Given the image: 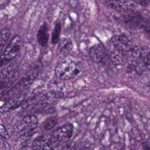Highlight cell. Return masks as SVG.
I'll return each instance as SVG.
<instances>
[{
	"label": "cell",
	"instance_id": "603a6c76",
	"mask_svg": "<svg viewBox=\"0 0 150 150\" xmlns=\"http://www.w3.org/2000/svg\"><path fill=\"white\" fill-rule=\"evenodd\" d=\"M21 150H34L33 147L32 146V145H29L27 144H23L21 147Z\"/></svg>",
	"mask_w": 150,
	"mask_h": 150
},
{
	"label": "cell",
	"instance_id": "9a60e30c",
	"mask_svg": "<svg viewBox=\"0 0 150 150\" xmlns=\"http://www.w3.org/2000/svg\"><path fill=\"white\" fill-rule=\"evenodd\" d=\"M32 111L36 113H52L53 108L47 104H39L33 106L32 108Z\"/></svg>",
	"mask_w": 150,
	"mask_h": 150
},
{
	"label": "cell",
	"instance_id": "277c9868",
	"mask_svg": "<svg viewBox=\"0 0 150 150\" xmlns=\"http://www.w3.org/2000/svg\"><path fill=\"white\" fill-rule=\"evenodd\" d=\"M73 127L71 124H67L56 129L53 133L52 138L57 144L65 143L67 142L72 136Z\"/></svg>",
	"mask_w": 150,
	"mask_h": 150
},
{
	"label": "cell",
	"instance_id": "ac0fdd59",
	"mask_svg": "<svg viewBox=\"0 0 150 150\" xmlns=\"http://www.w3.org/2000/svg\"><path fill=\"white\" fill-rule=\"evenodd\" d=\"M46 143V138L40 136L39 137L36 138L33 142L32 143V146L34 149V150H36L37 149L41 148V147Z\"/></svg>",
	"mask_w": 150,
	"mask_h": 150
},
{
	"label": "cell",
	"instance_id": "44dd1931",
	"mask_svg": "<svg viewBox=\"0 0 150 150\" xmlns=\"http://www.w3.org/2000/svg\"><path fill=\"white\" fill-rule=\"evenodd\" d=\"M132 1H134V2L142 5V6H147L149 5V0H131Z\"/></svg>",
	"mask_w": 150,
	"mask_h": 150
},
{
	"label": "cell",
	"instance_id": "8992f818",
	"mask_svg": "<svg viewBox=\"0 0 150 150\" xmlns=\"http://www.w3.org/2000/svg\"><path fill=\"white\" fill-rule=\"evenodd\" d=\"M24 96L23 95L14 96L9 99L0 107V112L1 113H6L13 111L22 104Z\"/></svg>",
	"mask_w": 150,
	"mask_h": 150
},
{
	"label": "cell",
	"instance_id": "7402d4cb",
	"mask_svg": "<svg viewBox=\"0 0 150 150\" xmlns=\"http://www.w3.org/2000/svg\"><path fill=\"white\" fill-rule=\"evenodd\" d=\"M41 150H54V148L51 144L46 142L42 147Z\"/></svg>",
	"mask_w": 150,
	"mask_h": 150
},
{
	"label": "cell",
	"instance_id": "ba28073f",
	"mask_svg": "<svg viewBox=\"0 0 150 150\" xmlns=\"http://www.w3.org/2000/svg\"><path fill=\"white\" fill-rule=\"evenodd\" d=\"M38 125V120L35 115H26L22 119L21 131L32 132Z\"/></svg>",
	"mask_w": 150,
	"mask_h": 150
},
{
	"label": "cell",
	"instance_id": "5bb4252c",
	"mask_svg": "<svg viewBox=\"0 0 150 150\" xmlns=\"http://www.w3.org/2000/svg\"><path fill=\"white\" fill-rule=\"evenodd\" d=\"M10 31L8 29H4L0 32V55L5 50L9 42Z\"/></svg>",
	"mask_w": 150,
	"mask_h": 150
},
{
	"label": "cell",
	"instance_id": "cb8c5ba5",
	"mask_svg": "<svg viewBox=\"0 0 150 150\" xmlns=\"http://www.w3.org/2000/svg\"><path fill=\"white\" fill-rule=\"evenodd\" d=\"M2 146L4 150H10L11 148L9 145L8 144L7 142L5 141H2Z\"/></svg>",
	"mask_w": 150,
	"mask_h": 150
},
{
	"label": "cell",
	"instance_id": "ffe728a7",
	"mask_svg": "<svg viewBox=\"0 0 150 150\" xmlns=\"http://www.w3.org/2000/svg\"><path fill=\"white\" fill-rule=\"evenodd\" d=\"M63 96V94L59 91H52L48 93L47 97H52V98H61Z\"/></svg>",
	"mask_w": 150,
	"mask_h": 150
},
{
	"label": "cell",
	"instance_id": "2e32d148",
	"mask_svg": "<svg viewBox=\"0 0 150 150\" xmlns=\"http://www.w3.org/2000/svg\"><path fill=\"white\" fill-rule=\"evenodd\" d=\"M57 124V120L54 117H49L45 120L43 122V128L45 130L49 131L53 129Z\"/></svg>",
	"mask_w": 150,
	"mask_h": 150
},
{
	"label": "cell",
	"instance_id": "9c48e42d",
	"mask_svg": "<svg viewBox=\"0 0 150 150\" xmlns=\"http://www.w3.org/2000/svg\"><path fill=\"white\" fill-rule=\"evenodd\" d=\"M105 2L110 8L119 12H124L129 9L127 0H106Z\"/></svg>",
	"mask_w": 150,
	"mask_h": 150
},
{
	"label": "cell",
	"instance_id": "d6986e66",
	"mask_svg": "<svg viewBox=\"0 0 150 150\" xmlns=\"http://www.w3.org/2000/svg\"><path fill=\"white\" fill-rule=\"evenodd\" d=\"M0 135L4 139H8L9 138V134L8 132L6 130V129L5 128V127L2 125L0 124Z\"/></svg>",
	"mask_w": 150,
	"mask_h": 150
},
{
	"label": "cell",
	"instance_id": "52a82bcc",
	"mask_svg": "<svg viewBox=\"0 0 150 150\" xmlns=\"http://www.w3.org/2000/svg\"><path fill=\"white\" fill-rule=\"evenodd\" d=\"M105 49L101 43L93 46L90 49V56L91 59L95 63H100L104 58Z\"/></svg>",
	"mask_w": 150,
	"mask_h": 150
},
{
	"label": "cell",
	"instance_id": "e0dca14e",
	"mask_svg": "<svg viewBox=\"0 0 150 150\" xmlns=\"http://www.w3.org/2000/svg\"><path fill=\"white\" fill-rule=\"evenodd\" d=\"M60 31H61V25L59 23H57L55 25L53 33H52V42L53 44H56V43H57L59 39Z\"/></svg>",
	"mask_w": 150,
	"mask_h": 150
},
{
	"label": "cell",
	"instance_id": "7c38bea8",
	"mask_svg": "<svg viewBox=\"0 0 150 150\" xmlns=\"http://www.w3.org/2000/svg\"><path fill=\"white\" fill-rule=\"evenodd\" d=\"M132 54L134 56L138 58L145 57L149 52V48L145 45L134 46L131 49Z\"/></svg>",
	"mask_w": 150,
	"mask_h": 150
},
{
	"label": "cell",
	"instance_id": "7a4b0ae2",
	"mask_svg": "<svg viewBox=\"0 0 150 150\" xmlns=\"http://www.w3.org/2000/svg\"><path fill=\"white\" fill-rule=\"evenodd\" d=\"M81 69L80 63L65 61L59 63L55 68V74L59 79L67 80L75 77Z\"/></svg>",
	"mask_w": 150,
	"mask_h": 150
},
{
	"label": "cell",
	"instance_id": "d4e9b609",
	"mask_svg": "<svg viewBox=\"0 0 150 150\" xmlns=\"http://www.w3.org/2000/svg\"><path fill=\"white\" fill-rule=\"evenodd\" d=\"M142 148L144 150H150V146L146 142H144L142 144Z\"/></svg>",
	"mask_w": 150,
	"mask_h": 150
},
{
	"label": "cell",
	"instance_id": "3957f363",
	"mask_svg": "<svg viewBox=\"0 0 150 150\" xmlns=\"http://www.w3.org/2000/svg\"><path fill=\"white\" fill-rule=\"evenodd\" d=\"M18 68L11 64L0 71V93L13 84L18 76Z\"/></svg>",
	"mask_w": 150,
	"mask_h": 150
},
{
	"label": "cell",
	"instance_id": "6da1fadb",
	"mask_svg": "<svg viewBox=\"0 0 150 150\" xmlns=\"http://www.w3.org/2000/svg\"><path fill=\"white\" fill-rule=\"evenodd\" d=\"M22 39L16 35L8 43L5 50L0 55V68L8 64L19 54L22 47Z\"/></svg>",
	"mask_w": 150,
	"mask_h": 150
},
{
	"label": "cell",
	"instance_id": "5b68a950",
	"mask_svg": "<svg viewBox=\"0 0 150 150\" xmlns=\"http://www.w3.org/2000/svg\"><path fill=\"white\" fill-rule=\"evenodd\" d=\"M111 42L114 47L115 49L124 52L131 50L133 46L131 41L128 38L121 35H117L113 36L111 38Z\"/></svg>",
	"mask_w": 150,
	"mask_h": 150
},
{
	"label": "cell",
	"instance_id": "8fae6325",
	"mask_svg": "<svg viewBox=\"0 0 150 150\" xmlns=\"http://www.w3.org/2000/svg\"><path fill=\"white\" fill-rule=\"evenodd\" d=\"M73 48L71 42L67 39L61 40L58 46V54L61 57L67 56Z\"/></svg>",
	"mask_w": 150,
	"mask_h": 150
},
{
	"label": "cell",
	"instance_id": "4fadbf2b",
	"mask_svg": "<svg viewBox=\"0 0 150 150\" xmlns=\"http://www.w3.org/2000/svg\"><path fill=\"white\" fill-rule=\"evenodd\" d=\"M110 59L111 62L117 66L123 64L125 62V56L124 52H121L114 49L110 54Z\"/></svg>",
	"mask_w": 150,
	"mask_h": 150
},
{
	"label": "cell",
	"instance_id": "30bf717a",
	"mask_svg": "<svg viewBox=\"0 0 150 150\" xmlns=\"http://www.w3.org/2000/svg\"><path fill=\"white\" fill-rule=\"evenodd\" d=\"M48 28L46 23L43 24L37 33V40L38 43L42 47L46 46L49 40Z\"/></svg>",
	"mask_w": 150,
	"mask_h": 150
}]
</instances>
